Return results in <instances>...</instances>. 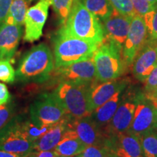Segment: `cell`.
I'll return each mask as SVG.
<instances>
[{
  "label": "cell",
  "mask_w": 157,
  "mask_h": 157,
  "mask_svg": "<svg viewBox=\"0 0 157 157\" xmlns=\"http://www.w3.org/2000/svg\"><path fill=\"white\" fill-rule=\"evenodd\" d=\"M70 119L69 117H66L63 120L51 126L42 137L34 142V151L53 150L68 129Z\"/></svg>",
  "instance_id": "d6986e66"
},
{
  "label": "cell",
  "mask_w": 157,
  "mask_h": 157,
  "mask_svg": "<svg viewBox=\"0 0 157 157\" xmlns=\"http://www.w3.org/2000/svg\"><path fill=\"white\" fill-rule=\"evenodd\" d=\"M34 153L31 154L28 156H23V155H18L13 154V153H10L7 151H5L0 150V157H32V155Z\"/></svg>",
  "instance_id": "74e56055"
},
{
  "label": "cell",
  "mask_w": 157,
  "mask_h": 157,
  "mask_svg": "<svg viewBox=\"0 0 157 157\" xmlns=\"http://www.w3.org/2000/svg\"><path fill=\"white\" fill-rule=\"evenodd\" d=\"M23 34L22 25L0 24V60H10L16 52Z\"/></svg>",
  "instance_id": "ac0fdd59"
},
{
  "label": "cell",
  "mask_w": 157,
  "mask_h": 157,
  "mask_svg": "<svg viewBox=\"0 0 157 157\" xmlns=\"http://www.w3.org/2000/svg\"><path fill=\"white\" fill-rule=\"evenodd\" d=\"M143 82L145 94L152 93L157 90V65Z\"/></svg>",
  "instance_id": "d6a6232c"
},
{
  "label": "cell",
  "mask_w": 157,
  "mask_h": 157,
  "mask_svg": "<svg viewBox=\"0 0 157 157\" xmlns=\"http://www.w3.org/2000/svg\"><path fill=\"white\" fill-rule=\"evenodd\" d=\"M86 147L76 133L68 127L53 150L60 157H73L81 154Z\"/></svg>",
  "instance_id": "ffe728a7"
},
{
  "label": "cell",
  "mask_w": 157,
  "mask_h": 157,
  "mask_svg": "<svg viewBox=\"0 0 157 157\" xmlns=\"http://www.w3.org/2000/svg\"><path fill=\"white\" fill-rule=\"evenodd\" d=\"M111 157H117V156H111Z\"/></svg>",
  "instance_id": "b9f144b4"
},
{
  "label": "cell",
  "mask_w": 157,
  "mask_h": 157,
  "mask_svg": "<svg viewBox=\"0 0 157 157\" xmlns=\"http://www.w3.org/2000/svg\"><path fill=\"white\" fill-rule=\"evenodd\" d=\"M68 127L73 129L86 146L105 144L108 137L96 124L90 116L78 119H70Z\"/></svg>",
  "instance_id": "5bb4252c"
},
{
  "label": "cell",
  "mask_w": 157,
  "mask_h": 157,
  "mask_svg": "<svg viewBox=\"0 0 157 157\" xmlns=\"http://www.w3.org/2000/svg\"><path fill=\"white\" fill-rule=\"evenodd\" d=\"M148 37L143 17L138 15H134L122 49L123 58L127 66H131L135 57L148 42Z\"/></svg>",
  "instance_id": "ba28073f"
},
{
  "label": "cell",
  "mask_w": 157,
  "mask_h": 157,
  "mask_svg": "<svg viewBox=\"0 0 157 157\" xmlns=\"http://www.w3.org/2000/svg\"><path fill=\"white\" fill-rule=\"evenodd\" d=\"M143 157H157V129L140 137Z\"/></svg>",
  "instance_id": "cb8c5ba5"
},
{
  "label": "cell",
  "mask_w": 157,
  "mask_h": 157,
  "mask_svg": "<svg viewBox=\"0 0 157 157\" xmlns=\"http://www.w3.org/2000/svg\"><path fill=\"white\" fill-rule=\"evenodd\" d=\"M50 127H38L33 124L31 120H23V130L29 137V140L32 142H35L37 139L42 137L47 131L48 130Z\"/></svg>",
  "instance_id": "83f0119b"
},
{
  "label": "cell",
  "mask_w": 157,
  "mask_h": 157,
  "mask_svg": "<svg viewBox=\"0 0 157 157\" xmlns=\"http://www.w3.org/2000/svg\"><path fill=\"white\" fill-rule=\"evenodd\" d=\"M140 98V96L134 97L133 99L121 102L112 119L103 129L108 137L117 136L128 131Z\"/></svg>",
  "instance_id": "7c38bea8"
},
{
  "label": "cell",
  "mask_w": 157,
  "mask_h": 157,
  "mask_svg": "<svg viewBox=\"0 0 157 157\" xmlns=\"http://www.w3.org/2000/svg\"><path fill=\"white\" fill-rule=\"evenodd\" d=\"M13 111V105L11 103L0 105V129L10 120Z\"/></svg>",
  "instance_id": "4dcf8cb0"
},
{
  "label": "cell",
  "mask_w": 157,
  "mask_h": 157,
  "mask_svg": "<svg viewBox=\"0 0 157 157\" xmlns=\"http://www.w3.org/2000/svg\"><path fill=\"white\" fill-rule=\"evenodd\" d=\"M156 65L157 41L149 39L131 64L132 74L137 80L144 82Z\"/></svg>",
  "instance_id": "2e32d148"
},
{
  "label": "cell",
  "mask_w": 157,
  "mask_h": 157,
  "mask_svg": "<svg viewBox=\"0 0 157 157\" xmlns=\"http://www.w3.org/2000/svg\"><path fill=\"white\" fill-rule=\"evenodd\" d=\"M58 33L99 45L104 40L100 19L88 10L80 0H74L68 18Z\"/></svg>",
  "instance_id": "6da1fadb"
},
{
  "label": "cell",
  "mask_w": 157,
  "mask_h": 157,
  "mask_svg": "<svg viewBox=\"0 0 157 157\" xmlns=\"http://www.w3.org/2000/svg\"><path fill=\"white\" fill-rule=\"evenodd\" d=\"M93 59L95 63L96 77L99 82L120 78L127 65L122 56V50L114 43L104 40L98 46Z\"/></svg>",
  "instance_id": "3957f363"
},
{
  "label": "cell",
  "mask_w": 157,
  "mask_h": 157,
  "mask_svg": "<svg viewBox=\"0 0 157 157\" xmlns=\"http://www.w3.org/2000/svg\"><path fill=\"white\" fill-rule=\"evenodd\" d=\"M123 91L124 90H121L116 93L111 99L94 110L90 115V117L93 119L96 124L103 130L112 119L118 107L122 101L121 100Z\"/></svg>",
  "instance_id": "44dd1931"
},
{
  "label": "cell",
  "mask_w": 157,
  "mask_h": 157,
  "mask_svg": "<svg viewBox=\"0 0 157 157\" xmlns=\"http://www.w3.org/2000/svg\"><path fill=\"white\" fill-rule=\"evenodd\" d=\"M11 95L7 86L0 82V105L8 103L10 101Z\"/></svg>",
  "instance_id": "e575fe53"
},
{
  "label": "cell",
  "mask_w": 157,
  "mask_h": 157,
  "mask_svg": "<svg viewBox=\"0 0 157 157\" xmlns=\"http://www.w3.org/2000/svg\"><path fill=\"white\" fill-rule=\"evenodd\" d=\"M113 10L119 14L133 17L135 13L131 0H109Z\"/></svg>",
  "instance_id": "f1b7e54d"
},
{
  "label": "cell",
  "mask_w": 157,
  "mask_h": 157,
  "mask_svg": "<svg viewBox=\"0 0 157 157\" xmlns=\"http://www.w3.org/2000/svg\"><path fill=\"white\" fill-rule=\"evenodd\" d=\"M154 129H157V108L143 95L139 100L127 132L140 137Z\"/></svg>",
  "instance_id": "30bf717a"
},
{
  "label": "cell",
  "mask_w": 157,
  "mask_h": 157,
  "mask_svg": "<svg viewBox=\"0 0 157 157\" xmlns=\"http://www.w3.org/2000/svg\"><path fill=\"white\" fill-rule=\"evenodd\" d=\"M0 150L23 156L34 153V143L23 130L22 118H12L0 129Z\"/></svg>",
  "instance_id": "52a82bcc"
},
{
  "label": "cell",
  "mask_w": 157,
  "mask_h": 157,
  "mask_svg": "<svg viewBox=\"0 0 157 157\" xmlns=\"http://www.w3.org/2000/svg\"><path fill=\"white\" fill-rule=\"evenodd\" d=\"M129 83L127 78H118L113 80L90 84L89 88V103L92 111L111 99L119 91L124 90Z\"/></svg>",
  "instance_id": "4fadbf2b"
},
{
  "label": "cell",
  "mask_w": 157,
  "mask_h": 157,
  "mask_svg": "<svg viewBox=\"0 0 157 157\" xmlns=\"http://www.w3.org/2000/svg\"><path fill=\"white\" fill-rule=\"evenodd\" d=\"M147 1H148V2L153 6H154L155 5H156L157 4V0H147Z\"/></svg>",
  "instance_id": "f35d334b"
},
{
  "label": "cell",
  "mask_w": 157,
  "mask_h": 157,
  "mask_svg": "<svg viewBox=\"0 0 157 157\" xmlns=\"http://www.w3.org/2000/svg\"><path fill=\"white\" fill-rule=\"evenodd\" d=\"M33 157H60L54 150L52 151H36Z\"/></svg>",
  "instance_id": "d590c367"
},
{
  "label": "cell",
  "mask_w": 157,
  "mask_h": 157,
  "mask_svg": "<svg viewBox=\"0 0 157 157\" xmlns=\"http://www.w3.org/2000/svg\"><path fill=\"white\" fill-rule=\"evenodd\" d=\"M106 144L117 157H143L140 137L129 132L108 137Z\"/></svg>",
  "instance_id": "e0dca14e"
},
{
  "label": "cell",
  "mask_w": 157,
  "mask_h": 157,
  "mask_svg": "<svg viewBox=\"0 0 157 157\" xmlns=\"http://www.w3.org/2000/svg\"><path fill=\"white\" fill-rule=\"evenodd\" d=\"M16 74L10 60H0V80L7 83H13Z\"/></svg>",
  "instance_id": "f546056e"
},
{
  "label": "cell",
  "mask_w": 157,
  "mask_h": 157,
  "mask_svg": "<svg viewBox=\"0 0 157 157\" xmlns=\"http://www.w3.org/2000/svg\"><path fill=\"white\" fill-rule=\"evenodd\" d=\"M31 121L38 127H51L68 117L62 103L53 93L39 96L30 107Z\"/></svg>",
  "instance_id": "8992f818"
},
{
  "label": "cell",
  "mask_w": 157,
  "mask_h": 157,
  "mask_svg": "<svg viewBox=\"0 0 157 157\" xmlns=\"http://www.w3.org/2000/svg\"><path fill=\"white\" fill-rule=\"evenodd\" d=\"M55 68L50 48L44 43L33 47L21 58L15 74L21 82H42L48 80Z\"/></svg>",
  "instance_id": "7a4b0ae2"
},
{
  "label": "cell",
  "mask_w": 157,
  "mask_h": 157,
  "mask_svg": "<svg viewBox=\"0 0 157 157\" xmlns=\"http://www.w3.org/2000/svg\"><path fill=\"white\" fill-rule=\"evenodd\" d=\"M84 7L101 21L112 14L113 8L109 0H80Z\"/></svg>",
  "instance_id": "603a6c76"
},
{
  "label": "cell",
  "mask_w": 157,
  "mask_h": 157,
  "mask_svg": "<svg viewBox=\"0 0 157 157\" xmlns=\"http://www.w3.org/2000/svg\"><path fill=\"white\" fill-rule=\"evenodd\" d=\"M50 2L57 17L63 25L69 15L74 0H50Z\"/></svg>",
  "instance_id": "d4e9b609"
},
{
  "label": "cell",
  "mask_w": 157,
  "mask_h": 157,
  "mask_svg": "<svg viewBox=\"0 0 157 157\" xmlns=\"http://www.w3.org/2000/svg\"><path fill=\"white\" fill-rule=\"evenodd\" d=\"M99 44L59 34L55 42V68L93 58Z\"/></svg>",
  "instance_id": "5b68a950"
},
{
  "label": "cell",
  "mask_w": 157,
  "mask_h": 157,
  "mask_svg": "<svg viewBox=\"0 0 157 157\" xmlns=\"http://www.w3.org/2000/svg\"><path fill=\"white\" fill-rule=\"evenodd\" d=\"M28 2L25 0H13L9 12L4 22L7 24L23 25L28 10Z\"/></svg>",
  "instance_id": "7402d4cb"
},
{
  "label": "cell",
  "mask_w": 157,
  "mask_h": 157,
  "mask_svg": "<svg viewBox=\"0 0 157 157\" xmlns=\"http://www.w3.org/2000/svg\"><path fill=\"white\" fill-rule=\"evenodd\" d=\"M151 40L157 41V4L143 17Z\"/></svg>",
  "instance_id": "484cf974"
},
{
  "label": "cell",
  "mask_w": 157,
  "mask_h": 157,
  "mask_svg": "<svg viewBox=\"0 0 157 157\" xmlns=\"http://www.w3.org/2000/svg\"><path fill=\"white\" fill-rule=\"evenodd\" d=\"M25 1H26L28 3H29V2H32L33 0H25Z\"/></svg>",
  "instance_id": "ab89813d"
},
{
  "label": "cell",
  "mask_w": 157,
  "mask_h": 157,
  "mask_svg": "<svg viewBox=\"0 0 157 157\" xmlns=\"http://www.w3.org/2000/svg\"><path fill=\"white\" fill-rule=\"evenodd\" d=\"M13 0H0V24L5 21Z\"/></svg>",
  "instance_id": "836d02e7"
},
{
  "label": "cell",
  "mask_w": 157,
  "mask_h": 157,
  "mask_svg": "<svg viewBox=\"0 0 157 157\" xmlns=\"http://www.w3.org/2000/svg\"><path fill=\"white\" fill-rule=\"evenodd\" d=\"M90 84L63 82L53 92L71 119L91 115L93 111L89 103Z\"/></svg>",
  "instance_id": "277c9868"
},
{
  "label": "cell",
  "mask_w": 157,
  "mask_h": 157,
  "mask_svg": "<svg viewBox=\"0 0 157 157\" xmlns=\"http://www.w3.org/2000/svg\"><path fill=\"white\" fill-rule=\"evenodd\" d=\"M83 157H111L115 156L107 144L87 146L82 153Z\"/></svg>",
  "instance_id": "4316f807"
},
{
  "label": "cell",
  "mask_w": 157,
  "mask_h": 157,
  "mask_svg": "<svg viewBox=\"0 0 157 157\" xmlns=\"http://www.w3.org/2000/svg\"><path fill=\"white\" fill-rule=\"evenodd\" d=\"M135 15L143 17L153 8L154 6L151 5L147 0H131Z\"/></svg>",
  "instance_id": "1f68e13d"
},
{
  "label": "cell",
  "mask_w": 157,
  "mask_h": 157,
  "mask_svg": "<svg viewBox=\"0 0 157 157\" xmlns=\"http://www.w3.org/2000/svg\"><path fill=\"white\" fill-rule=\"evenodd\" d=\"M50 0H39L36 5L29 8L25 15L24 25L25 42H34L39 40L48 16Z\"/></svg>",
  "instance_id": "8fae6325"
},
{
  "label": "cell",
  "mask_w": 157,
  "mask_h": 157,
  "mask_svg": "<svg viewBox=\"0 0 157 157\" xmlns=\"http://www.w3.org/2000/svg\"><path fill=\"white\" fill-rule=\"evenodd\" d=\"M55 75L60 82L90 84L97 80L93 58L55 68Z\"/></svg>",
  "instance_id": "9c48e42d"
},
{
  "label": "cell",
  "mask_w": 157,
  "mask_h": 157,
  "mask_svg": "<svg viewBox=\"0 0 157 157\" xmlns=\"http://www.w3.org/2000/svg\"><path fill=\"white\" fill-rule=\"evenodd\" d=\"M132 18V17L121 15L113 10L112 14L102 21L104 40L114 43L122 50Z\"/></svg>",
  "instance_id": "9a60e30c"
},
{
  "label": "cell",
  "mask_w": 157,
  "mask_h": 157,
  "mask_svg": "<svg viewBox=\"0 0 157 157\" xmlns=\"http://www.w3.org/2000/svg\"><path fill=\"white\" fill-rule=\"evenodd\" d=\"M76 157H83L82 156V154H79V155H77V156H76Z\"/></svg>",
  "instance_id": "60d3db41"
},
{
  "label": "cell",
  "mask_w": 157,
  "mask_h": 157,
  "mask_svg": "<svg viewBox=\"0 0 157 157\" xmlns=\"http://www.w3.org/2000/svg\"><path fill=\"white\" fill-rule=\"evenodd\" d=\"M146 99H148L149 101L151 102V103L154 105L155 107L157 108V90L155 91L152 92V93H147L143 95Z\"/></svg>",
  "instance_id": "8d00e7d4"
}]
</instances>
